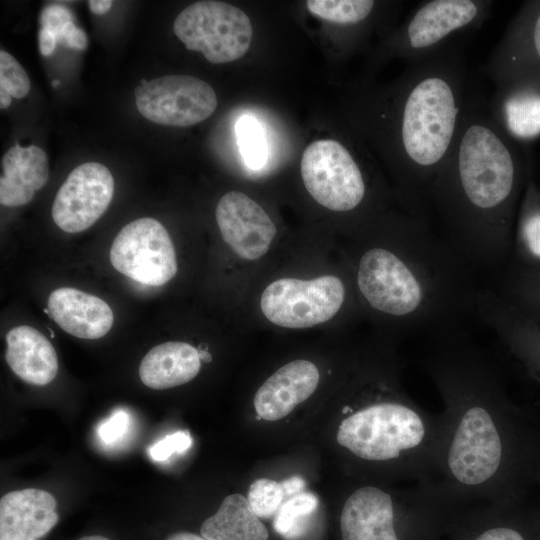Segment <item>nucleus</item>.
<instances>
[{"instance_id": "obj_32", "label": "nucleus", "mask_w": 540, "mask_h": 540, "mask_svg": "<svg viewBox=\"0 0 540 540\" xmlns=\"http://www.w3.org/2000/svg\"><path fill=\"white\" fill-rule=\"evenodd\" d=\"M0 88L18 99L25 97L30 90L27 73L15 58L4 50L0 51Z\"/></svg>"}, {"instance_id": "obj_3", "label": "nucleus", "mask_w": 540, "mask_h": 540, "mask_svg": "<svg viewBox=\"0 0 540 540\" xmlns=\"http://www.w3.org/2000/svg\"><path fill=\"white\" fill-rule=\"evenodd\" d=\"M386 242L364 248L355 280L364 303L413 336L462 334L476 316L480 273L427 217L397 216Z\"/></svg>"}, {"instance_id": "obj_19", "label": "nucleus", "mask_w": 540, "mask_h": 540, "mask_svg": "<svg viewBox=\"0 0 540 540\" xmlns=\"http://www.w3.org/2000/svg\"><path fill=\"white\" fill-rule=\"evenodd\" d=\"M318 383L319 371L312 362L298 359L283 365L255 393L257 415L267 421L284 418L314 393Z\"/></svg>"}, {"instance_id": "obj_17", "label": "nucleus", "mask_w": 540, "mask_h": 540, "mask_svg": "<svg viewBox=\"0 0 540 540\" xmlns=\"http://www.w3.org/2000/svg\"><path fill=\"white\" fill-rule=\"evenodd\" d=\"M492 118L517 145L540 137V70H528L495 85Z\"/></svg>"}, {"instance_id": "obj_42", "label": "nucleus", "mask_w": 540, "mask_h": 540, "mask_svg": "<svg viewBox=\"0 0 540 540\" xmlns=\"http://www.w3.org/2000/svg\"><path fill=\"white\" fill-rule=\"evenodd\" d=\"M535 485L539 488V491H540V459H539L536 474H535ZM535 509H536L539 532H540V503L538 506L535 507Z\"/></svg>"}, {"instance_id": "obj_44", "label": "nucleus", "mask_w": 540, "mask_h": 540, "mask_svg": "<svg viewBox=\"0 0 540 540\" xmlns=\"http://www.w3.org/2000/svg\"><path fill=\"white\" fill-rule=\"evenodd\" d=\"M78 540H110L101 535H90L79 538Z\"/></svg>"}, {"instance_id": "obj_37", "label": "nucleus", "mask_w": 540, "mask_h": 540, "mask_svg": "<svg viewBox=\"0 0 540 540\" xmlns=\"http://www.w3.org/2000/svg\"><path fill=\"white\" fill-rule=\"evenodd\" d=\"M38 42L40 53L43 56H49L54 52L58 41L50 30L41 27L38 33Z\"/></svg>"}, {"instance_id": "obj_18", "label": "nucleus", "mask_w": 540, "mask_h": 540, "mask_svg": "<svg viewBox=\"0 0 540 540\" xmlns=\"http://www.w3.org/2000/svg\"><path fill=\"white\" fill-rule=\"evenodd\" d=\"M528 70H540V1L521 7L481 67L495 85Z\"/></svg>"}, {"instance_id": "obj_24", "label": "nucleus", "mask_w": 540, "mask_h": 540, "mask_svg": "<svg viewBox=\"0 0 540 540\" xmlns=\"http://www.w3.org/2000/svg\"><path fill=\"white\" fill-rule=\"evenodd\" d=\"M200 367L197 348L186 342L169 341L148 351L140 363L139 376L151 389H169L194 379Z\"/></svg>"}, {"instance_id": "obj_40", "label": "nucleus", "mask_w": 540, "mask_h": 540, "mask_svg": "<svg viewBox=\"0 0 540 540\" xmlns=\"http://www.w3.org/2000/svg\"><path fill=\"white\" fill-rule=\"evenodd\" d=\"M165 540H208L202 535H197L191 532H176L169 535Z\"/></svg>"}, {"instance_id": "obj_16", "label": "nucleus", "mask_w": 540, "mask_h": 540, "mask_svg": "<svg viewBox=\"0 0 540 540\" xmlns=\"http://www.w3.org/2000/svg\"><path fill=\"white\" fill-rule=\"evenodd\" d=\"M223 240L242 259L264 256L277 229L266 211L248 195L239 191L224 194L215 210Z\"/></svg>"}, {"instance_id": "obj_23", "label": "nucleus", "mask_w": 540, "mask_h": 540, "mask_svg": "<svg viewBox=\"0 0 540 540\" xmlns=\"http://www.w3.org/2000/svg\"><path fill=\"white\" fill-rule=\"evenodd\" d=\"M0 179V203L18 207L29 203L36 191L48 181L46 153L36 145L11 147L3 156Z\"/></svg>"}, {"instance_id": "obj_2", "label": "nucleus", "mask_w": 540, "mask_h": 540, "mask_svg": "<svg viewBox=\"0 0 540 540\" xmlns=\"http://www.w3.org/2000/svg\"><path fill=\"white\" fill-rule=\"evenodd\" d=\"M471 89L452 149L430 191L440 232L480 274L506 267L530 161Z\"/></svg>"}, {"instance_id": "obj_22", "label": "nucleus", "mask_w": 540, "mask_h": 540, "mask_svg": "<svg viewBox=\"0 0 540 540\" xmlns=\"http://www.w3.org/2000/svg\"><path fill=\"white\" fill-rule=\"evenodd\" d=\"M5 360L23 381L44 386L58 372L57 353L50 341L37 329L20 325L6 335Z\"/></svg>"}, {"instance_id": "obj_39", "label": "nucleus", "mask_w": 540, "mask_h": 540, "mask_svg": "<svg viewBox=\"0 0 540 540\" xmlns=\"http://www.w3.org/2000/svg\"><path fill=\"white\" fill-rule=\"evenodd\" d=\"M113 4L110 0H90L88 5L90 10L97 15L105 14L108 12Z\"/></svg>"}, {"instance_id": "obj_6", "label": "nucleus", "mask_w": 540, "mask_h": 540, "mask_svg": "<svg viewBox=\"0 0 540 540\" xmlns=\"http://www.w3.org/2000/svg\"><path fill=\"white\" fill-rule=\"evenodd\" d=\"M453 510L429 485L394 493L374 484L355 488L340 514L341 540H443Z\"/></svg>"}, {"instance_id": "obj_27", "label": "nucleus", "mask_w": 540, "mask_h": 540, "mask_svg": "<svg viewBox=\"0 0 540 540\" xmlns=\"http://www.w3.org/2000/svg\"><path fill=\"white\" fill-rule=\"evenodd\" d=\"M491 287L522 315L540 324V270H505Z\"/></svg>"}, {"instance_id": "obj_34", "label": "nucleus", "mask_w": 540, "mask_h": 540, "mask_svg": "<svg viewBox=\"0 0 540 540\" xmlns=\"http://www.w3.org/2000/svg\"><path fill=\"white\" fill-rule=\"evenodd\" d=\"M130 422L131 417L126 411H115L109 418L99 424L97 429L99 439L105 445L117 443L128 432Z\"/></svg>"}, {"instance_id": "obj_1", "label": "nucleus", "mask_w": 540, "mask_h": 540, "mask_svg": "<svg viewBox=\"0 0 540 540\" xmlns=\"http://www.w3.org/2000/svg\"><path fill=\"white\" fill-rule=\"evenodd\" d=\"M434 341L424 366L445 421L434 488L456 509L526 502L540 459V428L509 397L493 362L462 334Z\"/></svg>"}, {"instance_id": "obj_29", "label": "nucleus", "mask_w": 540, "mask_h": 540, "mask_svg": "<svg viewBox=\"0 0 540 540\" xmlns=\"http://www.w3.org/2000/svg\"><path fill=\"white\" fill-rule=\"evenodd\" d=\"M318 505V498L310 492H300L290 497L275 514L273 521L275 531L287 539L300 537Z\"/></svg>"}, {"instance_id": "obj_41", "label": "nucleus", "mask_w": 540, "mask_h": 540, "mask_svg": "<svg viewBox=\"0 0 540 540\" xmlns=\"http://www.w3.org/2000/svg\"><path fill=\"white\" fill-rule=\"evenodd\" d=\"M12 101V96L5 89L0 88V107L1 109L7 108Z\"/></svg>"}, {"instance_id": "obj_11", "label": "nucleus", "mask_w": 540, "mask_h": 540, "mask_svg": "<svg viewBox=\"0 0 540 540\" xmlns=\"http://www.w3.org/2000/svg\"><path fill=\"white\" fill-rule=\"evenodd\" d=\"M109 257L118 272L144 285H163L177 272L172 240L165 227L153 218L125 225L116 235Z\"/></svg>"}, {"instance_id": "obj_4", "label": "nucleus", "mask_w": 540, "mask_h": 540, "mask_svg": "<svg viewBox=\"0 0 540 540\" xmlns=\"http://www.w3.org/2000/svg\"><path fill=\"white\" fill-rule=\"evenodd\" d=\"M472 89L455 42L411 66L395 84L381 122L406 212L427 217L432 184L449 155Z\"/></svg>"}, {"instance_id": "obj_28", "label": "nucleus", "mask_w": 540, "mask_h": 540, "mask_svg": "<svg viewBox=\"0 0 540 540\" xmlns=\"http://www.w3.org/2000/svg\"><path fill=\"white\" fill-rule=\"evenodd\" d=\"M307 8L313 15L330 23L355 27L373 15L376 2L372 0H309Z\"/></svg>"}, {"instance_id": "obj_12", "label": "nucleus", "mask_w": 540, "mask_h": 540, "mask_svg": "<svg viewBox=\"0 0 540 540\" xmlns=\"http://www.w3.org/2000/svg\"><path fill=\"white\" fill-rule=\"evenodd\" d=\"M138 111L160 125L188 127L213 114L217 97L205 81L190 75H166L134 90Z\"/></svg>"}, {"instance_id": "obj_38", "label": "nucleus", "mask_w": 540, "mask_h": 540, "mask_svg": "<svg viewBox=\"0 0 540 540\" xmlns=\"http://www.w3.org/2000/svg\"><path fill=\"white\" fill-rule=\"evenodd\" d=\"M280 483L284 490L285 496L290 497L300 493L305 486L304 480L298 476L287 478Z\"/></svg>"}, {"instance_id": "obj_36", "label": "nucleus", "mask_w": 540, "mask_h": 540, "mask_svg": "<svg viewBox=\"0 0 540 540\" xmlns=\"http://www.w3.org/2000/svg\"><path fill=\"white\" fill-rule=\"evenodd\" d=\"M59 41H63L68 47L78 50H84L87 47L85 32L78 28L74 22H70L64 27Z\"/></svg>"}, {"instance_id": "obj_33", "label": "nucleus", "mask_w": 540, "mask_h": 540, "mask_svg": "<svg viewBox=\"0 0 540 540\" xmlns=\"http://www.w3.org/2000/svg\"><path fill=\"white\" fill-rule=\"evenodd\" d=\"M192 438L188 431H177L157 441L149 448L150 457L158 462L170 458L173 454H181L188 450Z\"/></svg>"}, {"instance_id": "obj_5", "label": "nucleus", "mask_w": 540, "mask_h": 540, "mask_svg": "<svg viewBox=\"0 0 540 540\" xmlns=\"http://www.w3.org/2000/svg\"><path fill=\"white\" fill-rule=\"evenodd\" d=\"M368 399L343 407L337 443L364 464L387 467L414 484L433 483L445 439L442 413L426 411L390 378Z\"/></svg>"}, {"instance_id": "obj_25", "label": "nucleus", "mask_w": 540, "mask_h": 540, "mask_svg": "<svg viewBox=\"0 0 540 540\" xmlns=\"http://www.w3.org/2000/svg\"><path fill=\"white\" fill-rule=\"evenodd\" d=\"M530 164L516 216L511 255L502 271L540 270V189Z\"/></svg>"}, {"instance_id": "obj_10", "label": "nucleus", "mask_w": 540, "mask_h": 540, "mask_svg": "<svg viewBox=\"0 0 540 540\" xmlns=\"http://www.w3.org/2000/svg\"><path fill=\"white\" fill-rule=\"evenodd\" d=\"M346 299V287L335 275L311 280L281 278L263 291L260 306L273 324L285 328H307L332 319Z\"/></svg>"}, {"instance_id": "obj_21", "label": "nucleus", "mask_w": 540, "mask_h": 540, "mask_svg": "<svg viewBox=\"0 0 540 540\" xmlns=\"http://www.w3.org/2000/svg\"><path fill=\"white\" fill-rule=\"evenodd\" d=\"M47 308L49 316L65 332L81 339H99L114 322L109 305L101 298L71 287L51 292Z\"/></svg>"}, {"instance_id": "obj_13", "label": "nucleus", "mask_w": 540, "mask_h": 540, "mask_svg": "<svg viewBox=\"0 0 540 540\" xmlns=\"http://www.w3.org/2000/svg\"><path fill=\"white\" fill-rule=\"evenodd\" d=\"M114 193V178L101 163L77 166L59 188L53 205L55 224L68 233L91 227L106 211Z\"/></svg>"}, {"instance_id": "obj_7", "label": "nucleus", "mask_w": 540, "mask_h": 540, "mask_svg": "<svg viewBox=\"0 0 540 540\" xmlns=\"http://www.w3.org/2000/svg\"><path fill=\"white\" fill-rule=\"evenodd\" d=\"M490 0H429L414 9L392 39V52L410 63L427 58L482 27Z\"/></svg>"}, {"instance_id": "obj_45", "label": "nucleus", "mask_w": 540, "mask_h": 540, "mask_svg": "<svg viewBox=\"0 0 540 540\" xmlns=\"http://www.w3.org/2000/svg\"><path fill=\"white\" fill-rule=\"evenodd\" d=\"M59 83L60 82L56 80V81L53 82V86L56 87Z\"/></svg>"}, {"instance_id": "obj_15", "label": "nucleus", "mask_w": 540, "mask_h": 540, "mask_svg": "<svg viewBox=\"0 0 540 540\" xmlns=\"http://www.w3.org/2000/svg\"><path fill=\"white\" fill-rule=\"evenodd\" d=\"M476 317L497 335L510 357L540 387V324L522 315L487 286L478 294Z\"/></svg>"}, {"instance_id": "obj_20", "label": "nucleus", "mask_w": 540, "mask_h": 540, "mask_svg": "<svg viewBox=\"0 0 540 540\" xmlns=\"http://www.w3.org/2000/svg\"><path fill=\"white\" fill-rule=\"evenodd\" d=\"M56 500L47 491L26 488L0 500V540H37L58 523Z\"/></svg>"}, {"instance_id": "obj_9", "label": "nucleus", "mask_w": 540, "mask_h": 540, "mask_svg": "<svg viewBox=\"0 0 540 540\" xmlns=\"http://www.w3.org/2000/svg\"><path fill=\"white\" fill-rule=\"evenodd\" d=\"M300 169L306 190L329 210L352 212L367 198L364 171L349 149L336 140L312 142L303 152Z\"/></svg>"}, {"instance_id": "obj_43", "label": "nucleus", "mask_w": 540, "mask_h": 540, "mask_svg": "<svg viewBox=\"0 0 540 540\" xmlns=\"http://www.w3.org/2000/svg\"><path fill=\"white\" fill-rule=\"evenodd\" d=\"M197 349H198L199 357H200L201 360H204L205 362H210L211 361V355L207 350H203V349H200V348H197Z\"/></svg>"}, {"instance_id": "obj_14", "label": "nucleus", "mask_w": 540, "mask_h": 540, "mask_svg": "<svg viewBox=\"0 0 540 540\" xmlns=\"http://www.w3.org/2000/svg\"><path fill=\"white\" fill-rule=\"evenodd\" d=\"M445 540H540L535 507L526 502L476 504L451 517Z\"/></svg>"}, {"instance_id": "obj_31", "label": "nucleus", "mask_w": 540, "mask_h": 540, "mask_svg": "<svg viewBox=\"0 0 540 540\" xmlns=\"http://www.w3.org/2000/svg\"><path fill=\"white\" fill-rule=\"evenodd\" d=\"M285 497L280 482L261 478L251 484L247 500L256 516L269 518L277 513Z\"/></svg>"}, {"instance_id": "obj_26", "label": "nucleus", "mask_w": 540, "mask_h": 540, "mask_svg": "<svg viewBox=\"0 0 540 540\" xmlns=\"http://www.w3.org/2000/svg\"><path fill=\"white\" fill-rule=\"evenodd\" d=\"M200 533L208 540H267L268 531L241 494L224 498L215 514L204 520Z\"/></svg>"}, {"instance_id": "obj_30", "label": "nucleus", "mask_w": 540, "mask_h": 540, "mask_svg": "<svg viewBox=\"0 0 540 540\" xmlns=\"http://www.w3.org/2000/svg\"><path fill=\"white\" fill-rule=\"evenodd\" d=\"M237 144L246 165L254 170L264 166L268 148L264 131L256 118L250 115L240 117L235 126Z\"/></svg>"}, {"instance_id": "obj_35", "label": "nucleus", "mask_w": 540, "mask_h": 540, "mask_svg": "<svg viewBox=\"0 0 540 540\" xmlns=\"http://www.w3.org/2000/svg\"><path fill=\"white\" fill-rule=\"evenodd\" d=\"M73 22L71 12L63 5L51 4L46 6L40 16L41 27L50 30L56 37L57 41L64 27Z\"/></svg>"}, {"instance_id": "obj_8", "label": "nucleus", "mask_w": 540, "mask_h": 540, "mask_svg": "<svg viewBox=\"0 0 540 540\" xmlns=\"http://www.w3.org/2000/svg\"><path fill=\"white\" fill-rule=\"evenodd\" d=\"M173 31L188 50L201 52L214 64L241 58L253 35L247 14L221 1L190 4L174 20Z\"/></svg>"}]
</instances>
